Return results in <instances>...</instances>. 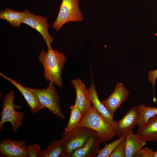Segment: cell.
<instances>
[{
    "mask_svg": "<svg viewBox=\"0 0 157 157\" xmlns=\"http://www.w3.org/2000/svg\"><path fill=\"white\" fill-rule=\"evenodd\" d=\"M38 60L43 66L45 79L61 88L62 73L67 60L65 56L56 50L52 49L45 52L42 49Z\"/></svg>",
    "mask_w": 157,
    "mask_h": 157,
    "instance_id": "6da1fadb",
    "label": "cell"
},
{
    "mask_svg": "<svg viewBox=\"0 0 157 157\" xmlns=\"http://www.w3.org/2000/svg\"><path fill=\"white\" fill-rule=\"evenodd\" d=\"M78 127H85L95 131L102 142L106 144L115 135L112 128L105 121L101 115L91 106L83 115Z\"/></svg>",
    "mask_w": 157,
    "mask_h": 157,
    "instance_id": "7a4b0ae2",
    "label": "cell"
},
{
    "mask_svg": "<svg viewBox=\"0 0 157 157\" xmlns=\"http://www.w3.org/2000/svg\"><path fill=\"white\" fill-rule=\"evenodd\" d=\"M54 84L49 81L48 87L45 89H39L28 88L35 95L43 108H46L57 117L65 118L60 107V97Z\"/></svg>",
    "mask_w": 157,
    "mask_h": 157,
    "instance_id": "3957f363",
    "label": "cell"
},
{
    "mask_svg": "<svg viewBox=\"0 0 157 157\" xmlns=\"http://www.w3.org/2000/svg\"><path fill=\"white\" fill-rule=\"evenodd\" d=\"M14 91L12 90L7 93L3 99V106L1 113L0 121V130L4 129V124L6 122H10L12 129L15 132L20 127L24 117L23 112L17 111L15 108H20L14 102Z\"/></svg>",
    "mask_w": 157,
    "mask_h": 157,
    "instance_id": "277c9868",
    "label": "cell"
},
{
    "mask_svg": "<svg viewBox=\"0 0 157 157\" xmlns=\"http://www.w3.org/2000/svg\"><path fill=\"white\" fill-rule=\"evenodd\" d=\"M97 134L85 127H78L69 133L64 132L62 139L65 144L64 157H71L74 151L83 147L90 137Z\"/></svg>",
    "mask_w": 157,
    "mask_h": 157,
    "instance_id": "5b68a950",
    "label": "cell"
},
{
    "mask_svg": "<svg viewBox=\"0 0 157 157\" xmlns=\"http://www.w3.org/2000/svg\"><path fill=\"white\" fill-rule=\"evenodd\" d=\"M79 0H62L58 16L52 27L58 31L66 23L80 22L83 19Z\"/></svg>",
    "mask_w": 157,
    "mask_h": 157,
    "instance_id": "8992f818",
    "label": "cell"
},
{
    "mask_svg": "<svg viewBox=\"0 0 157 157\" xmlns=\"http://www.w3.org/2000/svg\"><path fill=\"white\" fill-rule=\"evenodd\" d=\"M23 12L24 16L22 23L28 25L39 32L46 43L48 50L52 49L51 44L53 43V40L48 32L49 25L47 18L42 15H35L27 9Z\"/></svg>",
    "mask_w": 157,
    "mask_h": 157,
    "instance_id": "52a82bcc",
    "label": "cell"
},
{
    "mask_svg": "<svg viewBox=\"0 0 157 157\" xmlns=\"http://www.w3.org/2000/svg\"><path fill=\"white\" fill-rule=\"evenodd\" d=\"M129 94L124 85L121 83H119L116 84L110 96L101 102L114 116L122 104L126 99Z\"/></svg>",
    "mask_w": 157,
    "mask_h": 157,
    "instance_id": "ba28073f",
    "label": "cell"
},
{
    "mask_svg": "<svg viewBox=\"0 0 157 157\" xmlns=\"http://www.w3.org/2000/svg\"><path fill=\"white\" fill-rule=\"evenodd\" d=\"M27 145L24 140L12 141L8 138L2 139L0 143V152L8 157H27Z\"/></svg>",
    "mask_w": 157,
    "mask_h": 157,
    "instance_id": "9c48e42d",
    "label": "cell"
},
{
    "mask_svg": "<svg viewBox=\"0 0 157 157\" xmlns=\"http://www.w3.org/2000/svg\"><path fill=\"white\" fill-rule=\"evenodd\" d=\"M87 93L91 103L96 110L114 131L116 127V122L114 119V116L100 101L93 80L90 87L87 89Z\"/></svg>",
    "mask_w": 157,
    "mask_h": 157,
    "instance_id": "30bf717a",
    "label": "cell"
},
{
    "mask_svg": "<svg viewBox=\"0 0 157 157\" xmlns=\"http://www.w3.org/2000/svg\"><path fill=\"white\" fill-rule=\"evenodd\" d=\"M139 118L137 106L131 108L119 120L116 122V127L114 131L115 135L119 138L133 130L137 124Z\"/></svg>",
    "mask_w": 157,
    "mask_h": 157,
    "instance_id": "8fae6325",
    "label": "cell"
},
{
    "mask_svg": "<svg viewBox=\"0 0 157 157\" xmlns=\"http://www.w3.org/2000/svg\"><path fill=\"white\" fill-rule=\"evenodd\" d=\"M0 75L3 78L11 83L18 90L26 101L32 113H36L44 108L39 103L35 95L28 87L23 86L16 81L7 76L1 72L0 73Z\"/></svg>",
    "mask_w": 157,
    "mask_h": 157,
    "instance_id": "7c38bea8",
    "label": "cell"
},
{
    "mask_svg": "<svg viewBox=\"0 0 157 157\" xmlns=\"http://www.w3.org/2000/svg\"><path fill=\"white\" fill-rule=\"evenodd\" d=\"M101 140L97 134L90 137L85 144L73 152L72 157H94L100 150L99 145Z\"/></svg>",
    "mask_w": 157,
    "mask_h": 157,
    "instance_id": "4fadbf2b",
    "label": "cell"
},
{
    "mask_svg": "<svg viewBox=\"0 0 157 157\" xmlns=\"http://www.w3.org/2000/svg\"><path fill=\"white\" fill-rule=\"evenodd\" d=\"M71 82L76 91L75 103L79 108L84 115L91 106L87 93L85 85L79 78L72 80Z\"/></svg>",
    "mask_w": 157,
    "mask_h": 157,
    "instance_id": "5bb4252c",
    "label": "cell"
},
{
    "mask_svg": "<svg viewBox=\"0 0 157 157\" xmlns=\"http://www.w3.org/2000/svg\"><path fill=\"white\" fill-rule=\"evenodd\" d=\"M125 146V157H133L136 153L146 144V142L137 133H133V130L128 131L124 139Z\"/></svg>",
    "mask_w": 157,
    "mask_h": 157,
    "instance_id": "9a60e30c",
    "label": "cell"
},
{
    "mask_svg": "<svg viewBox=\"0 0 157 157\" xmlns=\"http://www.w3.org/2000/svg\"><path fill=\"white\" fill-rule=\"evenodd\" d=\"M146 142H157V115L150 118L136 133Z\"/></svg>",
    "mask_w": 157,
    "mask_h": 157,
    "instance_id": "2e32d148",
    "label": "cell"
},
{
    "mask_svg": "<svg viewBox=\"0 0 157 157\" xmlns=\"http://www.w3.org/2000/svg\"><path fill=\"white\" fill-rule=\"evenodd\" d=\"M65 144L61 139L52 140L46 148L41 150L38 157H64Z\"/></svg>",
    "mask_w": 157,
    "mask_h": 157,
    "instance_id": "e0dca14e",
    "label": "cell"
},
{
    "mask_svg": "<svg viewBox=\"0 0 157 157\" xmlns=\"http://www.w3.org/2000/svg\"><path fill=\"white\" fill-rule=\"evenodd\" d=\"M24 16V12L7 8L0 12V18L6 21L14 27H20Z\"/></svg>",
    "mask_w": 157,
    "mask_h": 157,
    "instance_id": "ac0fdd59",
    "label": "cell"
},
{
    "mask_svg": "<svg viewBox=\"0 0 157 157\" xmlns=\"http://www.w3.org/2000/svg\"><path fill=\"white\" fill-rule=\"evenodd\" d=\"M70 114L69 119L64 132L69 133L78 127L83 114L81 110L75 103L70 106Z\"/></svg>",
    "mask_w": 157,
    "mask_h": 157,
    "instance_id": "d6986e66",
    "label": "cell"
},
{
    "mask_svg": "<svg viewBox=\"0 0 157 157\" xmlns=\"http://www.w3.org/2000/svg\"><path fill=\"white\" fill-rule=\"evenodd\" d=\"M139 112V118L137 125L138 128L143 126L148 120L152 117L157 115V108L147 106L141 104L137 106Z\"/></svg>",
    "mask_w": 157,
    "mask_h": 157,
    "instance_id": "ffe728a7",
    "label": "cell"
},
{
    "mask_svg": "<svg viewBox=\"0 0 157 157\" xmlns=\"http://www.w3.org/2000/svg\"><path fill=\"white\" fill-rule=\"evenodd\" d=\"M126 135H123L113 142L106 144L103 148L99 150L97 157H110L117 146L125 139Z\"/></svg>",
    "mask_w": 157,
    "mask_h": 157,
    "instance_id": "44dd1931",
    "label": "cell"
},
{
    "mask_svg": "<svg viewBox=\"0 0 157 157\" xmlns=\"http://www.w3.org/2000/svg\"><path fill=\"white\" fill-rule=\"evenodd\" d=\"M110 157H125V146L124 140L121 142L111 154Z\"/></svg>",
    "mask_w": 157,
    "mask_h": 157,
    "instance_id": "7402d4cb",
    "label": "cell"
},
{
    "mask_svg": "<svg viewBox=\"0 0 157 157\" xmlns=\"http://www.w3.org/2000/svg\"><path fill=\"white\" fill-rule=\"evenodd\" d=\"M27 153L30 157H36L41 151V147L37 143L27 145L26 148Z\"/></svg>",
    "mask_w": 157,
    "mask_h": 157,
    "instance_id": "603a6c76",
    "label": "cell"
},
{
    "mask_svg": "<svg viewBox=\"0 0 157 157\" xmlns=\"http://www.w3.org/2000/svg\"><path fill=\"white\" fill-rule=\"evenodd\" d=\"M157 78V69L155 70H151L149 71L148 79L149 81L151 83L153 88V101L154 102H156V99L155 96L154 88Z\"/></svg>",
    "mask_w": 157,
    "mask_h": 157,
    "instance_id": "cb8c5ba5",
    "label": "cell"
},
{
    "mask_svg": "<svg viewBox=\"0 0 157 157\" xmlns=\"http://www.w3.org/2000/svg\"><path fill=\"white\" fill-rule=\"evenodd\" d=\"M153 152L152 149L145 147L138 151L135 155V157H153Z\"/></svg>",
    "mask_w": 157,
    "mask_h": 157,
    "instance_id": "d4e9b609",
    "label": "cell"
},
{
    "mask_svg": "<svg viewBox=\"0 0 157 157\" xmlns=\"http://www.w3.org/2000/svg\"><path fill=\"white\" fill-rule=\"evenodd\" d=\"M153 157H157V149L155 151H154Z\"/></svg>",
    "mask_w": 157,
    "mask_h": 157,
    "instance_id": "484cf974",
    "label": "cell"
}]
</instances>
